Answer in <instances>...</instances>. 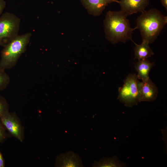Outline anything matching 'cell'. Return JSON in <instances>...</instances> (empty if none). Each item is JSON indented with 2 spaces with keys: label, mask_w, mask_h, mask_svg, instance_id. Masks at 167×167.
I'll list each match as a JSON object with an SVG mask.
<instances>
[{
  "label": "cell",
  "mask_w": 167,
  "mask_h": 167,
  "mask_svg": "<svg viewBox=\"0 0 167 167\" xmlns=\"http://www.w3.org/2000/svg\"><path fill=\"white\" fill-rule=\"evenodd\" d=\"M54 166L58 167H83L79 156L72 151H69L60 154L56 159Z\"/></svg>",
  "instance_id": "obj_9"
},
{
  "label": "cell",
  "mask_w": 167,
  "mask_h": 167,
  "mask_svg": "<svg viewBox=\"0 0 167 167\" xmlns=\"http://www.w3.org/2000/svg\"><path fill=\"white\" fill-rule=\"evenodd\" d=\"M6 6V2L4 0H0V17Z\"/></svg>",
  "instance_id": "obj_17"
},
{
  "label": "cell",
  "mask_w": 167,
  "mask_h": 167,
  "mask_svg": "<svg viewBox=\"0 0 167 167\" xmlns=\"http://www.w3.org/2000/svg\"><path fill=\"white\" fill-rule=\"evenodd\" d=\"M141 13L136 19V25L133 29H139L142 40L152 43L166 24L167 16L154 8Z\"/></svg>",
  "instance_id": "obj_2"
},
{
  "label": "cell",
  "mask_w": 167,
  "mask_h": 167,
  "mask_svg": "<svg viewBox=\"0 0 167 167\" xmlns=\"http://www.w3.org/2000/svg\"><path fill=\"white\" fill-rule=\"evenodd\" d=\"M84 6L91 15L98 16L102 14L105 7L113 2L119 3L117 0H80Z\"/></svg>",
  "instance_id": "obj_10"
},
{
  "label": "cell",
  "mask_w": 167,
  "mask_h": 167,
  "mask_svg": "<svg viewBox=\"0 0 167 167\" xmlns=\"http://www.w3.org/2000/svg\"><path fill=\"white\" fill-rule=\"evenodd\" d=\"M20 19L14 14L6 12L0 17V45L3 47L18 35Z\"/></svg>",
  "instance_id": "obj_5"
},
{
  "label": "cell",
  "mask_w": 167,
  "mask_h": 167,
  "mask_svg": "<svg viewBox=\"0 0 167 167\" xmlns=\"http://www.w3.org/2000/svg\"><path fill=\"white\" fill-rule=\"evenodd\" d=\"M9 137L15 138L21 142L24 139V129L16 114L9 111L0 118Z\"/></svg>",
  "instance_id": "obj_6"
},
{
  "label": "cell",
  "mask_w": 167,
  "mask_h": 167,
  "mask_svg": "<svg viewBox=\"0 0 167 167\" xmlns=\"http://www.w3.org/2000/svg\"><path fill=\"white\" fill-rule=\"evenodd\" d=\"M162 5L165 7L167 11V0H160Z\"/></svg>",
  "instance_id": "obj_19"
},
{
  "label": "cell",
  "mask_w": 167,
  "mask_h": 167,
  "mask_svg": "<svg viewBox=\"0 0 167 167\" xmlns=\"http://www.w3.org/2000/svg\"><path fill=\"white\" fill-rule=\"evenodd\" d=\"M31 37L30 32L18 35L3 46L1 52L0 70L5 71L16 65L21 55L25 52Z\"/></svg>",
  "instance_id": "obj_3"
},
{
  "label": "cell",
  "mask_w": 167,
  "mask_h": 167,
  "mask_svg": "<svg viewBox=\"0 0 167 167\" xmlns=\"http://www.w3.org/2000/svg\"><path fill=\"white\" fill-rule=\"evenodd\" d=\"M127 16L121 11H109L104 20L105 38L113 44L125 43L132 40L134 30L130 26Z\"/></svg>",
  "instance_id": "obj_1"
},
{
  "label": "cell",
  "mask_w": 167,
  "mask_h": 167,
  "mask_svg": "<svg viewBox=\"0 0 167 167\" xmlns=\"http://www.w3.org/2000/svg\"><path fill=\"white\" fill-rule=\"evenodd\" d=\"M5 160L0 150V167H4Z\"/></svg>",
  "instance_id": "obj_18"
},
{
  "label": "cell",
  "mask_w": 167,
  "mask_h": 167,
  "mask_svg": "<svg viewBox=\"0 0 167 167\" xmlns=\"http://www.w3.org/2000/svg\"><path fill=\"white\" fill-rule=\"evenodd\" d=\"M149 0H120L121 11L127 16L144 11L149 4Z\"/></svg>",
  "instance_id": "obj_8"
},
{
  "label": "cell",
  "mask_w": 167,
  "mask_h": 167,
  "mask_svg": "<svg viewBox=\"0 0 167 167\" xmlns=\"http://www.w3.org/2000/svg\"><path fill=\"white\" fill-rule=\"evenodd\" d=\"M10 79L5 71L0 70V92L6 88L9 84Z\"/></svg>",
  "instance_id": "obj_14"
},
{
  "label": "cell",
  "mask_w": 167,
  "mask_h": 167,
  "mask_svg": "<svg viewBox=\"0 0 167 167\" xmlns=\"http://www.w3.org/2000/svg\"><path fill=\"white\" fill-rule=\"evenodd\" d=\"M135 45L134 48L135 57L134 59L138 60L147 59L154 54L152 49L149 45V43L146 40H142V43L138 45L135 43Z\"/></svg>",
  "instance_id": "obj_12"
},
{
  "label": "cell",
  "mask_w": 167,
  "mask_h": 167,
  "mask_svg": "<svg viewBox=\"0 0 167 167\" xmlns=\"http://www.w3.org/2000/svg\"><path fill=\"white\" fill-rule=\"evenodd\" d=\"M126 164L122 162L116 156L108 158H104L99 161H95L93 167H121Z\"/></svg>",
  "instance_id": "obj_13"
},
{
  "label": "cell",
  "mask_w": 167,
  "mask_h": 167,
  "mask_svg": "<svg viewBox=\"0 0 167 167\" xmlns=\"http://www.w3.org/2000/svg\"><path fill=\"white\" fill-rule=\"evenodd\" d=\"M9 111V105L6 99L0 94V118Z\"/></svg>",
  "instance_id": "obj_15"
},
{
  "label": "cell",
  "mask_w": 167,
  "mask_h": 167,
  "mask_svg": "<svg viewBox=\"0 0 167 167\" xmlns=\"http://www.w3.org/2000/svg\"><path fill=\"white\" fill-rule=\"evenodd\" d=\"M136 75L129 74L119 87L118 99L126 107H131L139 102V83Z\"/></svg>",
  "instance_id": "obj_4"
},
{
  "label": "cell",
  "mask_w": 167,
  "mask_h": 167,
  "mask_svg": "<svg viewBox=\"0 0 167 167\" xmlns=\"http://www.w3.org/2000/svg\"><path fill=\"white\" fill-rule=\"evenodd\" d=\"M9 137L7 132L0 121V143L3 142Z\"/></svg>",
  "instance_id": "obj_16"
},
{
  "label": "cell",
  "mask_w": 167,
  "mask_h": 167,
  "mask_svg": "<svg viewBox=\"0 0 167 167\" xmlns=\"http://www.w3.org/2000/svg\"><path fill=\"white\" fill-rule=\"evenodd\" d=\"M154 65V62H151L147 59L138 60L134 66L138 73L136 75L138 79L142 81H145L149 79V72Z\"/></svg>",
  "instance_id": "obj_11"
},
{
  "label": "cell",
  "mask_w": 167,
  "mask_h": 167,
  "mask_svg": "<svg viewBox=\"0 0 167 167\" xmlns=\"http://www.w3.org/2000/svg\"><path fill=\"white\" fill-rule=\"evenodd\" d=\"M140 97L139 102H151L155 100L158 90L156 85L149 78L139 83Z\"/></svg>",
  "instance_id": "obj_7"
}]
</instances>
